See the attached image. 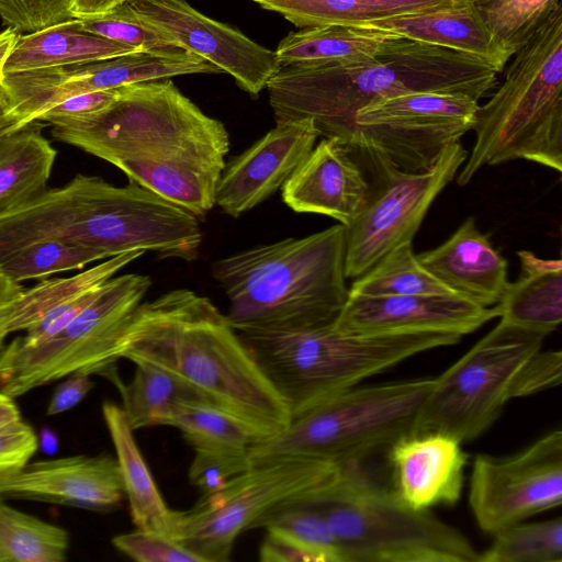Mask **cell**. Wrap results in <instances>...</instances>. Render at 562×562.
Instances as JSON below:
<instances>
[{
    "label": "cell",
    "instance_id": "obj_1",
    "mask_svg": "<svg viewBox=\"0 0 562 562\" xmlns=\"http://www.w3.org/2000/svg\"><path fill=\"white\" fill-rule=\"evenodd\" d=\"M50 134L115 166L130 181L198 218L215 206L229 134L171 78L121 87L111 105L52 126Z\"/></svg>",
    "mask_w": 562,
    "mask_h": 562
},
{
    "label": "cell",
    "instance_id": "obj_2",
    "mask_svg": "<svg viewBox=\"0 0 562 562\" xmlns=\"http://www.w3.org/2000/svg\"><path fill=\"white\" fill-rule=\"evenodd\" d=\"M121 358L179 376L266 438L291 422L227 316L191 290L176 289L143 302L125 334Z\"/></svg>",
    "mask_w": 562,
    "mask_h": 562
},
{
    "label": "cell",
    "instance_id": "obj_3",
    "mask_svg": "<svg viewBox=\"0 0 562 562\" xmlns=\"http://www.w3.org/2000/svg\"><path fill=\"white\" fill-rule=\"evenodd\" d=\"M497 74L469 55L395 36L363 63L279 67L266 88L276 121L308 117L321 136L351 148L355 114L368 103L409 92L465 93L480 100L495 88Z\"/></svg>",
    "mask_w": 562,
    "mask_h": 562
},
{
    "label": "cell",
    "instance_id": "obj_4",
    "mask_svg": "<svg viewBox=\"0 0 562 562\" xmlns=\"http://www.w3.org/2000/svg\"><path fill=\"white\" fill-rule=\"evenodd\" d=\"M346 226L258 245L214 262L238 333H280L334 325L349 294Z\"/></svg>",
    "mask_w": 562,
    "mask_h": 562
},
{
    "label": "cell",
    "instance_id": "obj_5",
    "mask_svg": "<svg viewBox=\"0 0 562 562\" xmlns=\"http://www.w3.org/2000/svg\"><path fill=\"white\" fill-rule=\"evenodd\" d=\"M238 334L291 419L411 357L462 337L440 331L348 334L334 325Z\"/></svg>",
    "mask_w": 562,
    "mask_h": 562
},
{
    "label": "cell",
    "instance_id": "obj_6",
    "mask_svg": "<svg viewBox=\"0 0 562 562\" xmlns=\"http://www.w3.org/2000/svg\"><path fill=\"white\" fill-rule=\"evenodd\" d=\"M509 60L501 86L479 106L459 186L485 166L515 159L562 171V7Z\"/></svg>",
    "mask_w": 562,
    "mask_h": 562
},
{
    "label": "cell",
    "instance_id": "obj_7",
    "mask_svg": "<svg viewBox=\"0 0 562 562\" xmlns=\"http://www.w3.org/2000/svg\"><path fill=\"white\" fill-rule=\"evenodd\" d=\"M544 338L499 321L435 378L413 435L441 432L461 443L474 440L509 401L560 385L562 352L542 351Z\"/></svg>",
    "mask_w": 562,
    "mask_h": 562
},
{
    "label": "cell",
    "instance_id": "obj_8",
    "mask_svg": "<svg viewBox=\"0 0 562 562\" xmlns=\"http://www.w3.org/2000/svg\"><path fill=\"white\" fill-rule=\"evenodd\" d=\"M318 509L340 562H477L479 551L458 529L428 509L406 505L393 485L362 464L344 465L337 483L297 499Z\"/></svg>",
    "mask_w": 562,
    "mask_h": 562
},
{
    "label": "cell",
    "instance_id": "obj_9",
    "mask_svg": "<svg viewBox=\"0 0 562 562\" xmlns=\"http://www.w3.org/2000/svg\"><path fill=\"white\" fill-rule=\"evenodd\" d=\"M435 378L355 386L291 419L249 448L251 463L305 458L363 463L413 435Z\"/></svg>",
    "mask_w": 562,
    "mask_h": 562
},
{
    "label": "cell",
    "instance_id": "obj_10",
    "mask_svg": "<svg viewBox=\"0 0 562 562\" xmlns=\"http://www.w3.org/2000/svg\"><path fill=\"white\" fill-rule=\"evenodd\" d=\"M151 285L139 273L114 276L70 324L53 337L0 349V391L14 397L75 373H103L121 358L127 328Z\"/></svg>",
    "mask_w": 562,
    "mask_h": 562
},
{
    "label": "cell",
    "instance_id": "obj_11",
    "mask_svg": "<svg viewBox=\"0 0 562 562\" xmlns=\"http://www.w3.org/2000/svg\"><path fill=\"white\" fill-rule=\"evenodd\" d=\"M335 462L284 458L252 463L188 510H172L168 536L201 562H227L238 536L271 509L317 494L342 475Z\"/></svg>",
    "mask_w": 562,
    "mask_h": 562
},
{
    "label": "cell",
    "instance_id": "obj_12",
    "mask_svg": "<svg viewBox=\"0 0 562 562\" xmlns=\"http://www.w3.org/2000/svg\"><path fill=\"white\" fill-rule=\"evenodd\" d=\"M467 158L460 140L448 144L420 172L403 171L386 158L367 157L378 181L364 209L346 226V278H359L395 247L413 241L430 205Z\"/></svg>",
    "mask_w": 562,
    "mask_h": 562
},
{
    "label": "cell",
    "instance_id": "obj_13",
    "mask_svg": "<svg viewBox=\"0 0 562 562\" xmlns=\"http://www.w3.org/2000/svg\"><path fill=\"white\" fill-rule=\"evenodd\" d=\"M479 100L465 93L409 92L374 100L355 114L352 150L406 172L427 170L450 143L473 130Z\"/></svg>",
    "mask_w": 562,
    "mask_h": 562
},
{
    "label": "cell",
    "instance_id": "obj_14",
    "mask_svg": "<svg viewBox=\"0 0 562 562\" xmlns=\"http://www.w3.org/2000/svg\"><path fill=\"white\" fill-rule=\"evenodd\" d=\"M561 503L562 430H552L510 456L474 458L469 505L482 531L493 536Z\"/></svg>",
    "mask_w": 562,
    "mask_h": 562
},
{
    "label": "cell",
    "instance_id": "obj_15",
    "mask_svg": "<svg viewBox=\"0 0 562 562\" xmlns=\"http://www.w3.org/2000/svg\"><path fill=\"white\" fill-rule=\"evenodd\" d=\"M121 4L176 47L232 76L254 98L279 68L274 52L238 29L204 15L186 0H125Z\"/></svg>",
    "mask_w": 562,
    "mask_h": 562
},
{
    "label": "cell",
    "instance_id": "obj_16",
    "mask_svg": "<svg viewBox=\"0 0 562 562\" xmlns=\"http://www.w3.org/2000/svg\"><path fill=\"white\" fill-rule=\"evenodd\" d=\"M321 136L308 117L276 121V126L232 158L216 186L215 205L238 217L283 187Z\"/></svg>",
    "mask_w": 562,
    "mask_h": 562
},
{
    "label": "cell",
    "instance_id": "obj_17",
    "mask_svg": "<svg viewBox=\"0 0 562 562\" xmlns=\"http://www.w3.org/2000/svg\"><path fill=\"white\" fill-rule=\"evenodd\" d=\"M497 317L496 305L482 306L458 294L368 296L349 292L334 327L360 335L440 331L463 336Z\"/></svg>",
    "mask_w": 562,
    "mask_h": 562
},
{
    "label": "cell",
    "instance_id": "obj_18",
    "mask_svg": "<svg viewBox=\"0 0 562 562\" xmlns=\"http://www.w3.org/2000/svg\"><path fill=\"white\" fill-rule=\"evenodd\" d=\"M371 191L359 155L336 137H323L281 188L294 212L329 216L344 226L364 209Z\"/></svg>",
    "mask_w": 562,
    "mask_h": 562
},
{
    "label": "cell",
    "instance_id": "obj_19",
    "mask_svg": "<svg viewBox=\"0 0 562 562\" xmlns=\"http://www.w3.org/2000/svg\"><path fill=\"white\" fill-rule=\"evenodd\" d=\"M116 459L74 456L27 463L0 480V497L37 501L92 510L116 508L124 498Z\"/></svg>",
    "mask_w": 562,
    "mask_h": 562
},
{
    "label": "cell",
    "instance_id": "obj_20",
    "mask_svg": "<svg viewBox=\"0 0 562 562\" xmlns=\"http://www.w3.org/2000/svg\"><path fill=\"white\" fill-rule=\"evenodd\" d=\"M386 457L393 488L406 505L429 509L459 502L468 454L457 439L441 432L414 434L394 442Z\"/></svg>",
    "mask_w": 562,
    "mask_h": 562
},
{
    "label": "cell",
    "instance_id": "obj_21",
    "mask_svg": "<svg viewBox=\"0 0 562 562\" xmlns=\"http://www.w3.org/2000/svg\"><path fill=\"white\" fill-rule=\"evenodd\" d=\"M420 263L454 293L494 306L507 286V261L468 217L440 246L417 255Z\"/></svg>",
    "mask_w": 562,
    "mask_h": 562
},
{
    "label": "cell",
    "instance_id": "obj_22",
    "mask_svg": "<svg viewBox=\"0 0 562 562\" xmlns=\"http://www.w3.org/2000/svg\"><path fill=\"white\" fill-rule=\"evenodd\" d=\"M401 37L477 58L501 72L512 58L485 23L475 1L450 2L419 12L367 22Z\"/></svg>",
    "mask_w": 562,
    "mask_h": 562
},
{
    "label": "cell",
    "instance_id": "obj_23",
    "mask_svg": "<svg viewBox=\"0 0 562 562\" xmlns=\"http://www.w3.org/2000/svg\"><path fill=\"white\" fill-rule=\"evenodd\" d=\"M92 176L76 175L0 215V265L23 248L45 239L76 243Z\"/></svg>",
    "mask_w": 562,
    "mask_h": 562
},
{
    "label": "cell",
    "instance_id": "obj_24",
    "mask_svg": "<svg viewBox=\"0 0 562 562\" xmlns=\"http://www.w3.org/2000/svg\"><path fill=\"white\" fill-rule=\"evenodd\" d=\"M521 272L496 304L501 322L547 337L562 322V260L519 250Z\"/></svg>",
    "mask_w": 562,
    "mask_h": 562
},
{
    "label": "cell",
    "instance_id": "obj_25",
    "mask_svg": "<svg viewBox=\"0 0 562 562\" xmlns=\"http://www.w3.org/2000/svg\"><path fill=\"white\" fill-rule=\"evenodd\" d=\"M138 52L85 31L77 18L21 34L4 65L5 72L86 64Z\"/></svg>",
    "mask_w": 562,
    "mask_h": 562
},
{
    "label": "cell",
    "instance_id": "obj_26",
    "mask_svg": "<svg viewBox=\"0 0 562 562\" xmlns=\"http://www.w3.org/2000/svg\"><path fill=\"white\" fill-rule=\"evenodd\" d=\"M398 36L366 25H323L290 32L274 50L279 67L359 64Z\"/></svg>",
    "mask_w": 562,
    "mask_h": 562
},
{
    "label": "cell",
    "instance_id": "obj_27",
    "mask_svg": "<svg viewBox=\"0 0 562 562\" xmlns=\"http://www.w3.org/2000/svg\"><path fill=\"white\" fill-rule=\"evenodd\" d=\"M143 251H132L102 260L67 278H46L31 288H22L0 305V346L8 335L26 330L55 307L102 285L138 259Z\"/></svg>",
    "mask_w": 562,
    "mask_h": 562
},
{
    "label": "cell",
    "instance_id": "obj_28",
    "mask_svg": "<svg viewBox=\"0 0 562 562\" xmlns=\"http://www.w3.org/2000/svg\"><path fill=\"white\" fill-rule=\"evenodd\" d=\"M102 415L115 449L133 524L136 528L168 536L172 509L153 477L122 407L105 402Z\"/></svg>",
    "mask_w": 562,
    "mask_h": 562
},
{
    "label": "cell",
    "instance_id": "obj_29",
    "mask_svg": "<svg viewBox=\"0 0 562 562\" xmlns=\"http://www.w3.org/2000/svg\"><path fill=\"white\" fill-rule=\"evenodd\" d=\"M56 157L38 122L0 136V215L47 189Z\"/></svg>",
    "mask_w": 562,
    "mask_h": 562
},
{
    "label": "cell",
    "instance_id": "obj_30",
    "mask_svg": "<svg viewBox=\"0 0 562 562\" xmlns=\"http://www.w3.org/2000/svg\"><path fill=\"white\" fill-rule=\"evenodd\" d=\"M135 367L128 383L119 379L114 368L102 373L119 389L122 409L133 430L166 425L180 407L210 402L189 383L164 369L149 363H136Z\"/></svg>",
    "mask_w": 562,
    "mask_h": 562
},
{
    "label": "cell",
    "instance_id": "obj_31",
    "mask_svg": "<svg viewBox=\"0 0 562 562\" xmlns=\"http://www.w3.org/2000/svg\"><path fill=\"white\" fill-rule=\"evenodd\" d=\"M280 14L299 29L362 25L367 22L424 11L451 0H251Z\"/></svg>",
    "mask_w": 562,
    "mask_h": 562
},
{
    "label": "cell",
    "instance_id": "obj_32",
    "mask_svg": "<svg viewBox=\"0 0 562 562\" xmlns=\"http://www.w3.org/2000/svg\"><path fill=\"white\" fill-rule=\"evenodd\" d=\"M194 450L249 451L266 437L252 425L210 402L180 407L167 422Z\"/></svg>",
    "mask_w": 562,
    "mask_h": 562
},
{
    "label": "cell",
    "instance_id": "obj_33",
    "mask_svg": "<svg viewBox=\"0 0 562 562\" xmlns=\"http://www.w3.org/2000/svg\"><path fill=\"white\" fill-rule=\"evenodd\" d=\"M69 549L68 532L23 513L0 497V562H61Z\"/></svg>",
    "mask_w": 562,
    "mask_h": 562
},
{
    "label": "cell",
    "instance_id": "obj_34",
    "mask_svg": "<svg viewBox=\"0 0 562 562\" xmlns=\"http://www.w3.org/2000/svg\"><path fill=\"white\" fill-rule=\"evenodd\" d=\"M349 292L368 296L457 294L420 263L413 241L395 247L355 279Z\"/></svg>",
    "mask_w": 562,
    "mask_h": 562
},
{
    "label": "cell",
    "instance_id": "obj_35",
    "mask_svg": "<svg viewBox=\"0 0 562 562\" xmlns=\"http://www.w3.org/2000/svg\"><path fill=\"white\" fill-rule=\"evenodd\" d=\"M477 562H562V518L519 521L493 535Z\"/></svg>",
    "mask_w": 562,
    "mask_h": 562
},
{
    "label": "cell",
    "instance_id": "obj_36",
    "mask_svg": "<svg viewBox=\"0 0 562 562\" xmlns=\"http://www.w3.org/2000/svg\"><path fill=\"white\" fill-rule=\"evenodd\" d=\"M105 260L95 250L67 239L36 241L0 265V271L14 282L46 279L52 274L82 269L87 265Z\"/></svg>",
    "mask_w": 562,
    "mask_h": 562
},
{
    "label": "cell",
    "instance_id": "obj_37",
    "mask_svg": "<svg viewBox=\"0 0 562 562\" xmlns=\"http://www.w3.org/2000/svg\"><path fill=\"white\" fill-rule=\"evenodd\" d=\"M476 4L493 35L513 56L561 8V0H479Z\"/></svg>",
    "mask_w": 562,
    "mask_h": 562
},
{
    "label": "cell",
    "instance_id": "obj_38",
    "mask_svg": "<svg viewBox=\"0 0 562 562\" xmlns=\"http://www.w3.org/2000/svg\"><path fill=\"white\" fill-rule=\"evenodd\" d=\"M252 528L282 533L321 554L326 562H340L334 535L315 507L299 501L282 504L259 518Z\"/></svg>",
    "mask_w": 562,
    "mask_h": 562
},
{
    "label": "cell",
    "instance_id": "obj_39",
    "mask_svg": "<svg viewBox=\"0 0 562 562\" xmlns=\"http://www.w3.org/2000/svg\"><path fill=\"white\" fill-rule=\"evenodd\" d=\"M79 21L85 31L136 50L169 52L180 49L137 20L122 4L105 13L82 18Z\"/></svg>",
    "mask_w": 562,
    "mask_h": 562
},
{
    "label": "cell",
    "instance_id": "obj_40",
    "mask_svg": "<svg viewBox=\"0 0 562 562\" xmlns=\"http://www.w3.org/2000/svg\"><path fill=\"white\" fill-rule=\"evenodd\" d=\"M188 476L202 495L222 490L231 480L251 467L249 451L194 450Z\"/></svg>",
    "mask_w": 562,
    "mask_h": 562
},
{
    "label": "cell",
    "instance_id": "obj_41",
    "mask_svg": "<svg viewBox=\"0 0 562 562\" xmlns=\"http://www.w3.org/2000/svg\"><path fill=\"white\" fill-rule=\"evenodd\" d=\"M112 544L138 562H201V560L169 536L137 528L117 535Z\"/></svg>",
    "mask_w": 562,
    "mask_h": 562
},
{
    "label": "cell",
    "instance_id": "obj_42",
    "mask_svg": "<svg viewBox=\"0 0 562 562\" xmlns=\"http://www.w3.org/2000/svg\"><path fill=\"white\" fill-rule=\"evenodd\" d=\"M72 0H0V18L7 27L32 33L71 16Z\"/></svg>",
    "mask_w": 562,
    "mask_h": 562
},
{
    "label": "cell",
    "instance_id": "obj_43",
    "mask_svg": "<svg viewBox=\"0 0 562 562\" xmlns=\"http://www.w3.org/2000/svg\"><path fill=\"white\" fill-rule=\"evenodd\" d=\"M37 448L36 432L22 420L0 430V480L22 470Z\"/></svg>",
    "mask_w": 562,
    "mask_h": 562
},
{
    "label": "cell",
    "instance_id": "obj_44",
    "mask_svg": "<svg viewBox=\"0 0 562 562\" xmlns=\"http://www.w3.org/2000/svg\"><path fill=\"white\" fill-rule=\"evenodd\" d=\"M102 285L49 311L26 329L25 335L19 336L16 339L24 345H36L58 334L94 301Z\"/></svg>",
    "mask_w": 562,
    "mask_h": 562
},
{
    "label": "cell",
    "instance_id": "obj_45",
    "mask_svg": "<svg viewBox=\"0 0 562 562\" xmlns=\"http://www.w3.org/2000/svg\"><path fill=\"white\" fill-rule=\"evenodd\" d=\"M120 88L93 91L68 98L43 113L37 122L56 126L89 116L111 105L119 97Z\"/></svg>",
    "mask_w": 562,
    "mask_h": 562
},
{
    "label": "cell",
    "instance_id": "obj_46",
    "mask_svg": "<svg viewBox=\"0 0 562 562\" xmlns=\"http://www.w3.org/2000/svg\"><path fill=\"white\" fill-rule=\"evenodd\" d=\"M259 559L262 562H326L321 554L282 533L269 530L261 542Z\"/></svg>",
    "mask_w": 562,
    "mask_h": 562
},
{
    "label": "cell",
    "instance_id": "obj_47",
    "mask_svg": "<svg viewBox=\"0 0 562 562\" xmlns=\"http://www.w3.org/2000/svg\"><path fill=\"white\" fill-rule=\"evenodd\" d=\"M94 383L89 374L75 373L67 376L55 389L48 403L46 415L65 413L78 405L93 389Z\"/></svg>",
    "mask_w": 562,
    "mask_h": 562
},
{
    "label": "cell",
    "instance_id": "obj_48",
    "mask_svg": "<svg viewBox=\"0 0 562 562\" xmlns=\"http://www.w3.org/2000/svg\"><path fill=\"white\" fill-rule=\"evenodd\" d=\"M124 0H72L70 13L72 18L82 19L105 13Z\"/></svg>",
    "mask_w": 562,
    "mask_h": 562
},
{
    "label": "cell",
    "instance_id": "obj_49",
    "mask_svg": "<svg viewBox=\"0 0 562 562\" xmlns=\"http://www.w3.org/2000/svg\"><path fill=\"white\" fill-rule=\"evenodd\" d=\"M21 413L13 397L0 391V430L21 422Z\"/></svg>",
    "mask_w": 562,
    "mask_h": 562
},
{
    "label": "cell",
    "instance_id": "obj_50",
    "mask_svg": "<svg viewBox=\"0 0 562 562\" xmlns=\"http://www.w3.org/2000/svg\"><path fill=\"white\" fill-rule=\"evenodd\" d=\"M20 35V32L11 27H7L2 32H0V83L4 76L5 61L10 56Z\"/></svg>",
    "mask_w": 562,
    "mask_h": 562
},
{
    "label": "cell",
    "instance_id": "obj_51",
    "mask_svg": "<svg viewBox=\"0 0 562 562\" xmlns=\"http://www.w3.org/2000/svg\"><path fill=\"white\" fill-rule=\"evenodd\" d=\"M23 286L0 271V305L16 294ZM2 346H0V349Z\"/></svg>",
    "mask_w": 562,
    "mask_h": 562
},
{
    "label": "cell",
    "instance_id": "obj_52",
    "mask_svg": "<svg viewBox=\"0 0 562 562\" xmlns=\"http://www.w3.org/2000/svg\"><path fill=\"white\" fill-rule=\"evenodd\" d=\"M42 447V449L46 453H53L56 451L57 448V437L55 434L49 429H43L41 438H38V447Z\"/></svg>",
    "mask_w": 562,
    "mask_h": 562
},
{
    "label": "cell",
    "instance_id": "obj_53",
    "mask_svg": "<svg viewBox=\"0 0 562 562\" xmlns=\"http://www.w3.org/2000/svg\"><path fill=\"white\" fill-rule=\"evenodd\" d=\"M473 1H475V2H476V1H479V0H473Z\"/></svg>",
    "mask_w": 562,
    "mask_h": 562
},
{
    "label": "cell",
    "instance_id": "obj_54",
    "mask_svg": "<svg viewBox=\"0 0 562 562\" xmlns=\"http://www.w3.org/2000/svg\"><path fill=\"white\" fill-rule=\"evenodd\" d=\"M125 1V0H124Z\"/></svg>",
    "mask_w": 562,
    "mask_h": 562
}]
</instances>
